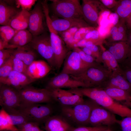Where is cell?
<instances>
[{
    "label": "cell",
    "mask_w": 131,
    "mask_h": 131,
    "mask_svg": "<svg viewBox=\"0 0 131 131\" xmlns=\"http://www.w3.org/2000/svg\"><path fill=\"white\" fill-rule=\"evenodd\" d=\"M73 93L87 97L114 114L122 117H131V109L109 96L102 88L79 87L72 89Z\"/></svg>",
    "instance_id": "6da1fadb"
},
{
    "label": "cell",
    "mask_w": 131,
    "mask_h": 131,
    "mask_svg": "<svg viewBox=\"0 0 131 131\" xmlns=\"http://www.w3.org/2000/svg\"><path fill=\"white\" fill-rule=\"evenodd\" d=\"M113 72L104 65L97 62L86 68L78 74L70 75L73 78L84 83L86 88L103 89L105 87Z\"/></svg>",
    "instance_id": "7a4b0ae2"
},
{
    "label": "cell",
    "mask_w": 131,
    "mask_h": 131,
    "mask_svg": "<svg viewBox=\"0 0 131 131\" xmlns=\"http://www.w3.org/2000/svg\"><path fill=\"white\" fill-rule=\"evenodd\" d=\"M93 101L92 100L74 106H63L61 109L64 117L68 122L78 126H86L89 124V118Z\"/></svg>",
    "instance_id": "3957f363"
},
{
    "label": "cell",
    "mask_w": 131,
    "mask_h": 131,
    "mask_svg": "<svg viewBox=\"0 0 131 131\" xmlns=\"http://www.w3.org/2000/svg\"><path fill=\"white\" fill-rule=\"evenodd\" d=\"M50 8L54 16L65 19H83L81 5L79 0H53Z\"/></svg>",
    "instance_id": "277c9868"
},
{
    "label": "cell",
    "mask_w": 131,
    "mask_h": 131,
    "mask_svg": "<svg viewBox=\"0 0 131 131\" xmlns=\"http://www.w3.org/2000/svg\"><path fill=\"white\" fill-rule=\"evenodd\" d=\"M17 109L32 121L39 124L45 123L53 112V108L49 104L21 103Z\"/></svg>",
    "instance_id": "5b68a950"
},
{
    "label": "cell",
    "mask_w": 131,
    "mask_h": 131,
    "mask_svg": "<svg viewBox=\"0 0 131 131\" xmlns=\"http://www.w3.org/2000/svg\"><path fill=\"white\" fill-rule=\"evenodd\" d=\"M36 51L45 59L52 68H55L54 55L50 35L46 32L33 37L31 41L26 45Z\"/></svg>",
    "instance_id": "8992f818"
},
{
    "label": "cell",
    "mask_w": 131,
    "mask_h": 131,
    "mask_svg": "<svg viewBox=\"0 0 131 131\" xmlns=\"http://www.w3.org/2000/svg\"><path fill=\"white\" fill-rule=\"evenodd\" d=\"M21 103L27 104L50 103L54 101L50 90L28 86L18 90Z\"/></svg>",
    "instance_id": "52a82bcc"
},
{
    "label": "cell",
    "mask_w": 131,
    "mask_h": 131,
    "mask_svg": "<svg viewBox=\"0 0 131 131\" xmlns=\"http://www.w3.org/2000/svg\"><path fill=\"white\" fill-rule=\"evenodd\" d=\"M50 33L51 45L55 57V68L59 69L68 52L65 47L64 41L59 36L58 32L53 27L50 21L46 23Z\"/></svg>",
    "instance_id": "ba28073f"
},
{
    "label": "cell",
    "mask_w": 131,
    "mask_h": 131,
    "mask_svg": "<svg viewBox=\"0 0 131 131\" xmlns=\"http://www.w3.org/2000/svg\"><path fill=\"white\" fill-rule=\"evenodd\" d=\"M118 121L115 114L93 101L89 121L92 126L109 127L117 123Z\"/></svg>",
    "instance_id": "9c48e42d"
},
{
    "label": "cell",
    "mask_w": 131,
    "mask_h": 131,
    "mask_svg": "<svg viewBox=\"0 0 131 131\" xmlns=\"http://www.w3.org/2000/svg\"><path fill=\"white\" fill-rule=\"evenodd\" d=\"M21 103L17 90L12 87L0 84V105L2 108L17 109Z\"/></svg>",
    "instance_id": "30bf717a"
},
{
    "label": "cell",
    "mask_w": 131,
    "mask_h": 131,
    "mask_svg": "<svg viewBox=\"0 0 131 131\" xmlns=\"http://www.w3.org/2000/svg\"><path fill=\"white\" fill-rule=\"evenodd\" d=\"M64 62V66L60 73L69 75L78 74L90 66L84 63L78 53L74 50L72 51L68 52Z\"/></svg>",
    "instance_id": "8fae6325"
},
{
    "label": "cell",
    "mask_w": 131,
    "mask_h": 131,
    "mask_svg": "<svg viewBox=\"0 0 131 131\" xmlns=\"http://www.w3.org/2000/svg\"><path fill=\"white\" fill-rule=\"evenodd\" d=\"M28 30L33 37L44 32L43 12L41 2L37 3L33 9L30 12Z\"/></svg>",
    "instance_id": "7c38bea8"
},
{
    "label": "cell",
    "mask_w": 131,
    "mask_h": 131,
    "mask_svg": "<svg viewBox=\"0 0 131 131\" xmlns=\"http://www.w3.org/2000/svg\"><path fill=\"white\" fill-rule=\"evenodd\" d=\"M100 3L96 0H82L81 6L83 18L89 23L96 25L98 23L102 13Z\"/></svg>",
    "instance_id": "4fadbf2b"
},
{
    "label": "cell",
    "mask_w": 131,
    "mask_h": 131,
    "mask_svg": "<svg viewBox=\"0 0 131 131\" xmlns=\"http://www.w3.org/2000/svg\"><path fill=\"white\" fill-rule=\"evenodd\" d=\"M79 87H87L82 82L72 78L69 75L60 73L48 82L46 88L49 89L69 88L71 89Z\"/></svg>",
    "instance_id": "5bb4252c"
},
{
    "label": "cell",
    "mask_w": 131,
    "mask_h": 131,
    "mask_svg": "<svg viewBox=\"0 0 131 131\" xmlns=\"http://www.w3.org/2000/svg\"><path fill=\"white\" fill-rule=\"evenodd\" d=\"M49 89L53 100L63 106H74L85 101L82 96L74 94L68 90L60 88Z\"/></svg>",
    "instance_id": "9a60e30c"
},
{
    "label": "cell",
    "mask_w": 131,
    "mask_h": 131,
    "mask_svg": "<svg viewBox=\"0 0 131 131\" xmlns=\"http://www.w3.org/2000/svg\"><path fill=\"white\" fill-rule=\"evenodd\" d=\"M51 18L52 25L54 29L58 32H64L73 27L80 28L89 26L83 19H65L56 18L54 16Z\"/></svg>",
    "instance_id": "2e32d148"
},
{
    "label": "cell",
    "mask_w": 131,
    "mask_h": 131,
    "mask_svg": "<svg viewBox=\"0 0 131 131\" xmlns=\"http://www.w3.org/2000/svg\"><path fill=\"white\" fill-rule=\"evenodd\" d=\"M34 81L26 75L13 70L0 84L12 87L18 90Z\"/></svg>",
    "instance_id": "e0dca14e"
},
{
    "label": "cell",
    "mask_w": 131,
    "mask_h": 131,
    "mask_svg": "<svg viewBox=\"0 0 131 131\" xmlns=\"http://www.w3.org/2000/svg\"><path fill=\"white\" fill-rule=\"evenodd\" d=\"M109 44L107 50L114 56L119 65L131 52L130 44L127 41L110 43Z\"/></svg>",
    "instance_id": "ac0fdd59"
},
{
    "label": "cell",
    "mask_w": 131,
    "mask_h": 131,
    "mask_svg": "<svg viewBox=\"0 0 131 131\" xmlns=\"http://www.w3.org/2000/svg\"><path fill=\"white\" fill-rule=\"evenodd\" d=\"M51 69L49 65L44 61L35 60L28 66L26 75L35 81L45 76Z\"/></svg>",
    "instance_id": "d6986e66"
},
{
    "label": "cell",
    "mask_w": 131,
    "mask_h": 131,
    "mask_svg": "<svg viewBox=\"0 0 131 131\" xmlns=\"http://www.w3.org/2000/svg\"><path fill=\"white\" fill-rule=\"evenodd\" d=\"M12 1L0 0V24L9 25L12 19L22 9L11 4Z\"/></svg>",
    "instance_id": "ffe728a7"
},
{
    "label": "cell",
    "mask_w": 131,
    "mask_h": 131,
    "mask_svg": "<svg viewBox=\"0 0 131 131\" xmlns=\"http://www.w3.org/2000/svg\"><path fill=\"white\" fill-rule=\"evenodd\" d=\"M44 123L46 131H69L72 127L63 117L57 115L50 116Z\"/></svg>",
    "instance_id": "44dd1931"
},
{
    "label": "cell",
    "mask_w": 131,
    "mask_h": 131,
    "mask_svg": "<svg viewBox=\"0 0 131 131\" xmlns=\"http://www.w3.org/2000/svg\"><path fill=\"white\" fill-rule=\"evenodd\" d=\"M35 51L26 45L14 49L11 55L22 61L28 66L35 61L37 56Z\"/></svg>",
    "instance_id": "7402d4cb"
},
{
    "label": "cell",
    "mask_w": 131,
    "mask_h": 131,
    "mask_svg": "<svg viewBox=\"0 0 131 131\" xmlns=\"http://www.w3.org/2000/svg\"><path fill=\"white\" fill-rule=\"evenodd\" d=\"M107 87L121 89L126 91L131 95V84L124 77L122 73L113 72L105 88Z\"/></svg>",
    "instance_id": "603a6c76"
},
{
    "label": "cell",
    "mask_w": 131,
    "mask_h": 131,
    "mask_svg": "<svg viewBox=\"0 0 131 131\" xmlns=\"http://www.w3.org/2000/svg\"><path fill=\"white\" fill-rule=\"evenodd\" d=\"M30 12L22 10L12 19L9 25L16 31L26 29L28 28Z\"/></svg>",
    "instance_id": "cb8c5ba5"
},
{
    "label": "cell",
    "mask_w": 131,
    "mask_h": 131,
    "mask_svg": "<svg viewBox=\"0 0 131 131\" xmlns=\"http://www.w3.org/2000/svg\"><path fill=\"white\" fill-rule=\"evenodd\" d=\"M33 37V35L28 30L25 29L17 31L8 43L16 48L24 46L31 41Z\"/></svg>",
    "instance_id": "d4e9b609"
},
{
    "label": "cell",
    "mask_w": 131,
    "mask_h": 131,
    "mask_svg": "<svg viewBox=\"0 0 131 131\" xmlns=\"http://www.w3.org/2000/svg\"><path fill=\"white\" fill-rule=\"evenodd\" d=\"M103 89L111 98L122 104L131 101V95L125 91L111 87H107Z\"/></svg>",
    "instance_id": "484cf974"
},
{
    "label": "cell",
    "mask_w": 131,
    "mask_h": 131,
    "mask_svg": "<svg viewBox=\"0 0 131 131\" xmlns=\"http://www.w3.org/2000/svg\"><path fill=\"white\" fill-rule=\"evenodd\" d=\"M102 63L113 72L122 73V70L113 55L107 50H104L101 53Z\"/></svg>",
    "instance_id": "4316f807"
},
{
    "label": "cell",
    "mask_w": 131,
    "mask_h": 131,
    "mask_svg": "<svg viewBox=\"0 0 131 131\" xmlns=\"http://www.w3.org/2000/svg\"><path fill=\"white\" fill-rule=\"evenodd\" d=\"M4 109L8 114V119L10 123L14 125L18 126L28 122L32 121L16 108Z\"/></svg>",
    "instance_id": "83f0119b"
},
{
    "label": "cell",
    "mask_w": 131,
    "mask_h": 131,
    "mask_svg": "<svg viewBox=\"0 0 131 131\" xmlns=\"http://www.w3.org/2000/svg\"><path fill=\"white\" fill-rule=\"evenodd\" d=\"M115 11L121 19L125 20L131 14V0L118 1Z\"/></svg>",
    "instance_id": "f1b7e54d"
},
{
    "label": "cell",
    "mask_w": 131,
    "mask_h": 131,
    "mask_svg": "<svg viewBox=\"0 0 131 131\" xmlns=\"http://www.w3.org/2000/svg\"><path fill=\"white\" fill-rule=\"evenodd\" d=\"M0 131H19L17 127L10 123L8 113L2 108L0 111Z\"/></svg>",
    "instance_id": "f546056e"
},
{
    "label": "cell",
    "mask_w": 131,
    "mask_h": 131,
    "mask_svg": "<svg viewBox=\"0 0 131 131\" xmlns=\"http://www.w3.org/2000/svg\"><path fill=\"white\" fill-rule=\"evenodd\" d=\"M17 31L9 25H2L0 27V39L6 44L14 36Z\"/></svg>",
    "instance_id": "4dcf8cb0"
},
{
    "label": "cell",
    "mask_w": 131,
    "mask_h": 131,
    "mask_svg": "<svg viewBox=\"0 0 131 131\" xmlns=\"http://www.w3.org/2000/svg\"><path fill=\"white\" fill-rule=\"evenodd\" d=\"M13 59L11 57L6 60L0 66V82H1L13 70Z\"/></svg>",
    "instance_id": "1f68e13d"
},
{
    "label": "cell",
    "mask_w": 131,
    "mask_h": 131,
    "mask_svg": "<svg viewBox=\"0 0 131 131\" xmlns=\"http://www.w3.org/2000/svg\"><path fill=\"white\" fill-rule=\"evenodd\" d=\"M73 50L78 53L82 61L87 65L91 66L97 62L95 58L86 54L80 48H75Z\"/></svg>",
    "instance_id": "d6a6232c"
},
{
    "label": "cell",
    "mask_w": 131,
    "mask_h": 131,
    "mask_svg": "<svg viewBox=\"0 0 131 131\" xmlns=\"http://www.w3.org/2000/svg\"><path fill=\"white\" fill-rule=\"evenodd\" d=\"M39 124L37 123L30 121L17 126L19 131H43L39 127Z\"/></svg>",
    "instance_id": "836d02e7"
},
{
    "label": "cell",
    "mask_w": 131,
    "mask_h": 131,
    "mask_svg": "<svg viewBox=\"0 0 131 131\" xmlns=\"http://www.w3.org/2000/svg\"><path fill=\"white\" fill-rule=\"evenodd\" d=\"M11 57L13 60V70L26 75L28 66L21 60L14 57L12 55Z\"/></svg>",
    "instance_id": "e575fe53"
},
{
    "label": "cell",
    "mask_w": 131,
    "mask_h": 131,
    "mask_svg": "<svg viewBox=\"0 0 131 131\" xmlns=\"http://www.w3.org/2000/svg\"><path fill=\"white\" fill-rule=\"evenodd\" d=\"M109 127L105 126H82L74 127H72L69 131H102Z\"/></svg>",
    "instance_id": "d590c367"
},
{
    "label": "cell",
    "mask_w": 131,
    "mask_h": 131,
    "mask_svg": "<svg viewBox=\"0 0 131 131\" xmlns=\"http://www.w3.org/2000/svg\"><path fill=\"white\" fill-rule=\"evenodd\" d=\"M37 0H16L15 3L16 7L22 10H26L29 11Z\"/></svg>",
    "instance_id": "8d00e7d4"
},
{
    "label": "cell",
    "mask_w": 131,
    "mask_h": 131,
    "mask_svg": "<svg viewBox=\"0 0 131 131\" xmlns=\"http://www.w3.org/2000/svg\"><path fill=\"white\" fill-rule=\"evenodd\" d=\"M100 37L98 31L94 29L87 33L83 39L87 41H91L94 44L97 45L99 43L98 42Z\"/></svg>",
    "instance_id": "74e56055"
},
{
    "label": "cell",
    "mask_w": 131,
    "mask_h": 131,
    "mask_svg": "<svg viewBox=\"0 0 131 131\" xmlns=\"http://www.w3.org/2000/svg\"><path fill=\"white\" fill-rule=\"evenodd\" d=\"M117 123L120 125L121 131H131V117H126L119 120Z\"/></svg>",
    "instance_id": "f35d334b"
},
{
    "label": "cell",
    "mask_w": 131,
    "mask_h": 131,
    "mask_svg": "<svg viewBox=\"0 0 131 131\" xmlns=\"http://www.w3.org/2000/svg\"><path fill=\"white\" fill-rule=\"evenodd\" d=\"M14 49H5L0 50V66L6 60L10 57L11 54Z\"/></svg>",
    "instance_id": "ab89813d"
},
{
    "label": "cell",
    "mask_w": 131,
    "mask_h": 131,
    "mask_svg": "<svg viewBox=\"0 0 131 131\" xmlns=\"http://www.w3.org/2000/svg\"><path fill=\"white\" fill-rule=\"evenodd\" d=\"M111 39L110 43L114 42L121 41H126L127 38L126 34H125L117 31L111 35Z\"/></svg>",
    "instance_id": "60d3db41"
},
{
    "label": "cell",
    "mask_w": 131,
    "mask_h": 131,
    "mask_svg": "<svg viewBox=\"0 0 131 131\" xmlns=\"http://www.w3.org/2000/svg\"><path fill=\"white\" fill-rule=\"evenodd\" d=\"M100 1L105 6L109 8L115 7L118 1L115 0H101Z\"/></svg>",
    "instance_id": "b9f144b4"
},
{
    "label": "cell",
    "mask_w": 131,
    "mask_h": 131,
    "mask_svg": "<svg viewBox=\"0 0 131 131\" xmlns=\"http://www.w3.org/2000/svg\"><path fill=\"white\" fill-rule=\"evenodd\" d=\"M119 66L121 69L131 68V51L126 58Z\"/></svg>",
    "instance_id": "7bdbcfd3"
},
{
    "label": "cell",
    "mask_w": 131,
    "mask_h": 131,
    "mask_svg": "<svg viewBox=\"0 0 131 131\" xmlns=\"http://www.w3.org/2000/svg\"><path fill=\"white\" fill-rule=\"evenodd\" d=\"M122 74L125 79L131 84V68L121 69Z\"/></svg>",
    "instance_id": "ee69618b"
},
{
    "label": "cell",
    "mask_w": 131,
    "mask_h": 131,
    "mask_svg": "<svg viewBox=\"0 0 131 131\" xmlns=\"http://www.w3.org/2000/svg\"><path fill=\"white\" fill-rule=\"evenodd\" d=\"M120 24H119L117 25H116L118 31L123 34H126V28L125 26V20L121 19Z\"/></svg>",
    "instance_id": "f6af8a7d"
},
{
    "label": "cell",
    "mask_w": 131,
    "mask_h": 131,
    "mask_svg": "<svg viewBox=\"0 0 131 131\" xmlns=\"http://www.w3.org/2000/svg\"><path fill=\"white\" fill-rule=\"evenodd\" d=\"M110 20L111 22L114 25H116L118 23L119 16L115 13L110 14L109 15Z\"/></svg>",
    "instance_id": "bcb514c9"
},
{
    "label": "cell",
    "mask_w": 131,
    "mask_h": 131,
    "mask_svg": "<svg viewBox=\"0 0 131 131\" xmlns=\"http://www.w3.org/2000/svg\"><path fill=\"white\" fill-rule=\"evenodd\" d=\"M81 49L86 54L92 56L95 58L96 60V57L95 54L88 48L84 47L81 48Z\"/></svg>",
    "instance_id": "7dc6e473"
},
{
    "label": "cell",
    "mask_w": 131,
    "mask_h": 131,
    "mask_svg": "<svg viewBox=\"0 0 131 131\" xmlns=\"http://www.w3.org/2000/svg\"><path fill=\"white\" fill-rule=\"evenodd\" d=\"M118 31V28L116 25L110 29V35H111Z\"/></svg>",
    "instance_id": "c3c4849f"
},
{
    "label": "cell",
    "mask_w": 131,
    "mask_h": 131,
    "mask_svg": "<svg viewBox=\"0 0 131 131\" xmlns=\"http://www.w3.org/2000/svg\"><path fill=\"white\" fill-rule=\"evenodd\" d=\"M125 21L131 29V14L126 19Z\"/></svg>",
    "instance_id": "681fc988"
},
{
    "label": "cell",
    "mask_w": 131,
    "mask_h": 131,
    "mask_svg": "<svg viewBox=\"0 0 131 131\" xmlns=\"http://www.w3.org/2000/svg\"><path fill=\"white\" fill-rule=\"evenodd\" d=\"M123 104L126 106L128 107V106L131 107V101L128 102H125Z\"/></svg>",
    "instance_id": "f907efd6"
},
{
    "label": "cell",
    "mask_w": 131,
    "mask_h": 131,
    "mask_svg": "<svg viewBox=\"0 0 131 131\" xmlns=\"http://www.w3.org/2000/svg\"><path fill=\"white\" fill-rule=\"evenodd\" d=\"M102 131H112L111 130L109 127L108 128Z\"/></svg>",
    "instance_id": "816d5d0a"
},
{
    "label": "cell",
    "mask_w": 131,
    "mask_h": 131,
    "mask_svg": "<svg viewBox=\"0 0 131 131\" xmlns=\"http://www.w3.org/2000/svg\"></svg>",
    "instance_id": "f5cc1de1"
},
{
    "label": "cell",
    "mask_w": 131,
    "mask_h": 131,
    "mask_svg": "<svg viewBox=\"0 0 131 131\" xmlns=\"http://www.w3.org/2000/svg\"></svg>",
    "instance_id": "db71d44e"
}]
</instances>
